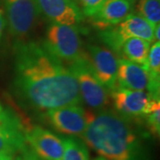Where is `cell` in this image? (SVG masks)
I'll return each instance as SVG.
<instances>
[{"instance_id":"cell-1","label":"cell","mask_w":160,"mask_h":160,"mask_svg":"<svg viewBox=\"0 0 160 160\" xmlns=\"http://www.w3.org/2000/svg\"><path fill=\"white\" fill-rule=\"evenodd\" d=\"M13 85L20 100L37 110L46 112L83 102L73 73L36 42L15 45Z\"/></svg>"},{"instance_id":"cell-2","label":"cell","mask_w":160,"mask_h":160,"mask_svg":"<svg viewBox=\"0 0 160 160\" xmlns=\"http://www.w3.org/2000/svg\"><path fill=\"white\" fill-rule=\"evenodd\" d=\"M81 137L108 160H149L133 126L127 118L110 110L92 115Z\"/></svg>"},{"instance_id":"cell-3","label":"cell","mask_w":160,"mask_h":160,"mask_svg":"<svg viewBox=\"0 0 160 160\" xmlns=\"http://www.w3.org/2000/svg\"><path fill=\"white\" fill-rule=\"evenodd\" d=\"M154 29L155 26L147 20L138 14L132 13L118 24L101 29L100 38L108 46L107 48L119 53L122 45L129 38H138L150 43L153 42Z\"/></svg>"},{"instance_id":"cell-4","label":"cell","mask_w":160,"mask_h":160,"mask_svg":"<svg viewBox=\"0 0 160 160\" xmlns=\"http://www.w3.org/2000/svg\"><path fill=\"white\" fill-rule=\"evenodd\" d=\"M42 46L62 62H70L82 54V41L78 26L51 23Z\"/></svg>"},{"instance_id":"cell-5","label":"cell","mask_w":160,"mask_h":160,"mask_svg":"<svg viewBox=\"0 0 160 160\" xmlns=\"http://www.w3.org/2000/svg\"><path fill=\"white\" fill-rule=\"evenodd\" d=\"M69 69L73 73L79 86L82 100L92 109H104L109 101L108 89L96 78L83 56L69 62Z\"/></svg>"},{"instance_id":"cell-6","label":"cell","mask_w":160,"mask_h":160,"mask_svg":"<svg viewBox=\"0 0 160 160\" xmlns=\"http://www.w3.org/2000/svg\"><path fill=\"white\" fill-rule=\"evenodd\" d=\"M92 117V113L86 112L81 105H69L44 113V118L56 131L80 137L86 131Z\"/></svg>"},{"instance_id":"cell-7","label":"cell","mask_w":160,"mask_h":160,"mask_svg":"<svg viewBox=\"0 0 160 160\" xmlns=\"http://www.w3.org/2000/svg\"><path fill=\"white\" fill-rule=\"evenodd\" d=\"M9 31L16 38H23L33 29L40 11L38 0H4Z\"/></svg>"},{"instance_id":"cell-8","label":"cell","mask_w":160,"mask_h":160,"mask_svg":"<svg viewBox=\"0 0 160 160\" xmlns=\"http://www.w3.org/2000/svg\"><path fill=\"white\" fill-rule=\"evenodd\" d=\"M110 97L118 113L124 118H135L146 116L158 106L159 99H154L148 92L135 91L115 87L111 90Z\"/></svg>"},{"instance_id":"cell-9","label":"cell","mask_w":160,"mask_h":160,"mask_svg":"<svg viewBox=\"0 0 160 160\" xmlns=\"http://www.w3.org/2000/svg\"><path fill=\"white\" fill-rule=\"evenodd\" d=\"M83 56L88 63L92 72L108 90L116 87L118 59L110 49L103 46L89 45Z\"/></svg>"},{"instance_id":"cell-10","label":"cell","mask_w":160,"mask_h":160,"mask_svg":"<svg viewBox=\"0 0 160 160\" xmlns=\"http://www.w3.org/2000/svg\"><path fill=\"white\" fill-rule=\"evenodd\" d=\"M26 142L36 154L44 160H61L63 154L62 137L39 126L24 128Z\"/></svg>"},{"instance_id":"cell-11","label":"cell","mask_w":160,"mask_h":160,"mask_svg":"<svg viewBox=\"0 0 160 160\" xmlns=\"http://www.w3.org/2000/svg\"><path fill=\"white\" fill-rule=\"evenodd\" d=\"M40 12L52 23L78 26L84 15L78 4L68 0H38Z\"/></svg>"},{"instance_id":"cell-12","label":"cell","mask_w":160,"mask_h":160,"mask_svg":"<svg viewBox=\"0 0 160 160\" xmlns=\"http://www.w3.org/2000/svg\"><path fill=\"white\" fill-rule=\"evenodd\" d=\"M149 80V72L144 65L118 59L116 87L144 91L148 87Z\"/></svg>"},{"instance_id":"cell-13","label":"cell","mask_w":160,"mask_h":160,"mask_svg":"<svg viewBox=\"0 0 160 160\" xmlns=\"http://www.w3.org/2000/svg\"><path fill=\"white\" fill-rule=\"evenodd\" d=\"M132 11L133 4L128 0H105L91 18L102 29L123 22L131 15Z\"/></svg>"},{"instance_id":"cell-14","label":"cell","mask_w":160,"mask_h":160,"mask_svg":"<svg viewBox=\"0 0 160 160\" xmlns=\"http://www.w3.org/2000/svg\"><path fill=\"white\" fill-rule=\"evenodd\" d=\"M26 146L23 126L15 116L0 126V154L15 155Z\"/></svg>"},{"instance_id":"cell-15","label":"cell","mask_w":160,"mask_h":160,"mask_svg":"<svg viewBox=\"0 0 160 160\" xmlns=\"http://www.w3.org/2000/svg\"><path fill=\"white\" fill-rule=\"evenodd\" d=\"M150 49V42L147 40L132 38L127 39L120 48L119 54L123 59L132 62L146 65Z\"/></svg>"},{"instance_id":"cell-16","label":"cell","mask_w":160,"mask_h":160,"mask_svg":"<svg viewBox=\"0 0 160 160\" xmlns=\"http://www.w3.org/2000/svg\"><path fill=\"white\" fill-rule=\"evenodd\" d=\"M63 154L61 160H89L86 144L74 137L62 138Z\"/></svg>"},{"instance_id":"cell-17","label":"cell","mask_w":160,"mask_h":160,"mask_svg":"<svg viewBox=\"0 0 160 160\" xmlns=\"http://www.w3.org/2000/svg\"><path fill=\"white\" fill-rule=\"evenodd\" d=\"M135 11L136 14L147 20L153 26L159 24L160 0H139Z\"/></svg>"},{"instance_id":"cell-18","label":"cell","mask_w":160,"mask_h":160,"mask_svg":"<svg viewBox=\"0 0 160 160\" xmlns=\"http://www.w3.org/2000/svg\"><path fill=\"white\" fill-rule=\"evenodd\" d=\"M105 0H77L78 7L84 16L92 17L101 8Z\"/></svg>"},{"instance_id":"cell-19","label":"cell","mask_w":160,"mask_h":160,"mask_svg":"<svg viewBox=\"0 0 160 160\" xmlns=\"http://www.w3.org/2000/svg\"><path fill=\"white\" fill-rule=\"evenodd\" d=\"M147 126L149 127V132L154 136H159L160 133V106H158L153 110H151L149 114L146 115Z\"/></svg>"},{"instance_id":"cell-20","label":"cell","mask_w":160,"mask_h":160,"mask_svg":"<svg viewBox=\"0 0 160 160\" xmlns=\"http://www.w3.org/2000/svg\"><path fill=\"white\" fill-rule=\"evenodd\" d=\"M14 160H44L38 157V155L35 153L32 149L29 147H25L22 150H21L18 156L14 158Z\"/></svg>"},{"instance_id":"cell-21","label":"cell","mask_w":160,"mask_h":160,"mask_svg":"<svg viewBox=\"0 0 160 160\" xmlns=\"http://www.w3.org/2000/svg\"><path fill=\"white\" fill-rule=\"evenodd\" d=\"M6 21L5 19V16L3 14V12L0 11V40H1V38L3 36V32H4V29L6 28Z\"/></svg>"},{"instance_id":"cell-22","label":"cell","mask_w":160,"mask_h":160,"mask_svg":"<svg viewBox=\"0 0 160 160\" xmlns=\"http://www.w3.org/2000/svg\"><path fill=\"white\" fill-rule=\"evenodd\" d=\"M159 32H160V25L158 24L155 26L154 29V39L156 41H159L160 37H159Z\"/></svg>"},{"instance_id":"cell-23","label":"cell","mask_w":160,"mask_h":160,"mask_svg":"<svg viewBox=\"0 0 160 160\" xmlns=\"http://www.w3.org/2000/svg\"><path fill=\"white\" fill-rule=\"evenodd\" d=\"M0 160H14V156L10 154H0Z\"/></svg>"},{"instance_id":"cell-24","label":"cell","mask_w":160,"mask_h":160,"mask_svg":"<svg viewBox=\"0 0 160 160\" xmlns=\"http://www.w3.org/2000/svg\"><path fill=\"white\" fill-rule=\"evenodd\" d=\"M93 160H108V159L104 158H102V157H100V158H95V159H93Z\"/></svg>"},{"instance_id":"cell-25","label":"cell","mask_w":160,"mask_h":160,"mask_svg":"<svg viewBox=\"0 0 160 160\" xmlns=\"http://www.w3.org/2000/svg\"><path fill=\"white\" fill-rule=\"evenodd\" d=\"M128 1H130L132 4H135V3H136V2H138L139 0H128Z\"/></svg>"},{"instance_id":"cell-26","label":"cell","mask_w":160,"mask_h":160,"mask_svg":"<svg viewBox=\"0 0 160 160\" xmlns=\"http://www.w3.org/2000/svg\"><path fill=\"white\" fill-rule=\"evenodd\" d=\"M68 1H70V2H74V3H76V4H77V0H68Z\"/></svg>"},{"instance_id":"cell-27","label":"cell","mask_w":160,"mask_h":160,"mask_svg":"<svg viewBox=\"0 0 160 160\" xmlns=\"http://www.w3.org/2000/svg\"><path fill=\"white\" fill-rule=\"evenodd\" d=\"M2 110H3V108H2V106H1V104H0V112H1Z\"/></svg>"}]
</instances>
